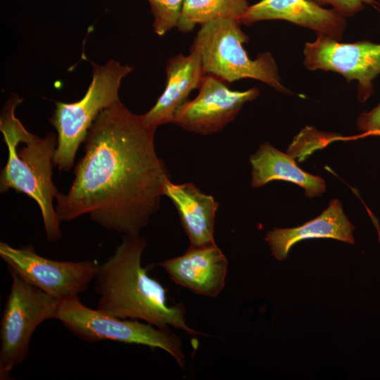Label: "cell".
I'll return each mask as SVG.
<instances>
[{
    "instance_id": "cell-19",
    "label": "cell",
    "mask_w": 380,
    "mask_h": 380,
    "mask_svg": "<svg viewBox=\"0 0 380 380\" xmlns=\"http://www.w3.org/2000/svg\"><path fill=\"white\" fill-rule=\"evenodd\" d=\"M318 5H329L341 15L351 17L361 11L366 6H380L376 0H312Z\"/></svg>"
},
{
    "instance_id": "cell-7",
    "label": "cell",
    "mask_w": 380,
    "mask_h": 380,
    "mask_svg": "<svg viewBox=\"0 0 380 380\" xmlns=\"http://www.w3.org/2000/svg\"><path fill=\"white\" fill-rule=\"evenodd\" d=\"M12 284L1 320L0 379L26 360L32 336L44 321L58 319L61 300L23 279L8 267Z\"/></svg>"
},
{
    "instance_id": "cell-18",
    "label": "cell",
    "mask_w": 380,
    "mask_h": 380,
    "mask_svg": "<svg viewBox=\"0 0 380 380\" xmlns=\"http://www.w3.org/2000/svg\"><path fill=\"white\" fill-rule=\"evenodd\" d=\"M153 17L152 27L158 36L177 27L184 0H147Z\"/></svg>"
},
{
    "instance_id": "cell-15",
    "label": "cell",
    "mask_w": 380,
    "mask_h": 380,
    "mask_svg": "<svg viewBox=\"0 0 380 380\" xmlns=\"http://www.w3.org/2000/svg\"><path fill=\"white\" fill-rule=\"evenodd\" d=\"M164 196L175 205L191 247L215 243L214 230L219 203L194 184H174L169 179Z\"/></svg>"
},
{
    "instance_id": "cell-2",
    "label": "cell",
    "mask_w": 380,
    "mask_h": 380,
    "mask_svg": "<svg viewBox=\"0 0 380 380\" xmlns=\"http://www.w3.org/2000/svg\"><path fill=\"white\" fill-rule=\"evenodd\" d=\"M145 238L124 236L122 243L102 264L94 279L99 296L97 309L120 317L142 320L158 328L184 330L187 334H200L186 322L182 303L170 304L167 289L151 278L141 266L146 246Z\"/></svg>"
},
{
    "instance_id": "cell-1",
    "label": "cell",
    "mask_w": 380,
    "mask_h": 380,
    "mask_svg": "<svg viewBox=\"0 0 380 380\" xmlns=\"http://www.w3.org/2000/svg\"><path fill=\"white\" fill-rule=\"evenodd\" d=\"M156 129L120 101L103 110L87 133L70 188L56 198L61 221L89 215L108 230L140 235L170 179L156 151Z\"/></svg>"
},
{
    "instance_id": "cell-12",
    "label": "cell",
    "mask_w": 380,
    "mask_h": 380,
    "mask_svg": "<svg viewBox=\"0 0 380 380\" xmlns=\"http://www.w3.org/2000/svg\"><path fill=\"white\" fill-rule=\"evenodd\" d=\"M160 265L177 285L196 294L215 298L224 287L228 260L215 243L189 246L183 255L165 260Z\"/></svg>"
},
{
    "instance_id": "cell-3",
    "label": "cell",
    "mask_w": 380,
    "mask_h": 380,
    "mask_svg": "<svg viewBox=\"0 0 380 380\" xmlns=\"http://www.w3.org/2000/svg\"><path fill=\"white\" fill-rule=\"evenodd\" d=\"M22 101L13 94L1 112L0 131L8 155L0 173V192L13 189L33 199L40 209L47 240L55 242L62 238L61 221L53 205L60 193L52 180L57 134L50 132L41 138L27 131L15 114Z\"/></svg>"
},
{
    "instance_id": "cell-17",
    "label": "cell",
    "mask_w": 380,
    "mask_h": 380,
    "mask_svg": "<svg viewBox=\"0 0 380 380\" xmlns=\"http://www.w3.org/2000/svg\"><path fill=\"white\" fill-rule=\"evenodd\" d=\"M249 6L248 0H184L177 28L186 33L219 18L237 19Z\"/></svg>"
},
{
    "instance_id": "cell-13",
    "label": "cell",
    "mask_w": 380,
    "mask_h": 380,
    "mask_svg": "<svg viewBox=\"0 0 380 380\" xmlns=\"http://www.w3.org/2000/svg\"><path fill=\"white\" fill-rule=\"evenodd\" d=\"M165 89L154 106L141 115L148 125L158 127L172 123L177 110L195 89H198L205 76L199 55L190 51L188 55L178 53L170 58L165 65Z\"/></svg>"
},
{
    "instance_id": "cell-10",
    "label": "cell",
    "mask_w": 380,
    "mask_h": 380,
    "mask_svg": "<svg viewBox=\"0 0 380 380\" xmlns=\"http://www.w3.org/2000/svg\"><path fill=\"white\" fill-rule=\"evenodd\" d=\"M258 88L244 91L230 89L223 80L205 75L193 100H188L177 110L172 123L193 133H215L234 120L243 106L257 99Z\"/></svg>"
},
{
    "instance_id": "cell-4",
    "label": "cell",
    "mask_w": 380,
    "mask_h": 380,
    "mask_svg": "<svg viewBox=\"0 0 380 380\" xmlns=\"http://www.w3.org/2000/svg\"><path fill=\"white\" fill-rule=\"evenodd\" d=\"M241 25L236 18H219L201 26L190 51L199 55L205 74L229 83L253 79L277 91L289 92L271 53H260L254 59L248 56L243 44L249 37Z\"/></svg>"
},
{
    "instance_id": "cell-8",
    "label": "cell",
    "mask_w": 380,
    "mask_h": 380,
    "mask_svg": "<svg viewBox=\"0 0 380 380\" xmlns=\"http://www.w3.org/2000/svg\"><path fill=\"white\" fill-rule=\"evenodd\" d=\"M0 256L27 281L60 300L84 293L100 267L96 260H51L37 253L31 245L14 248L3 241Z\"/></svg>"
},
{
    "instance_id": "cell-11",
    "label": "cell",
    "mask_w": 380,
    "mask_h": 380,
    "mask_svg": "<svg viewBox=\"0 0 380 380\" xmlns=\"http://www.w3.org/2000/svg\"><path fill=\"white\" fill-rule=\"evenodd\" d=\"M284 20L337 41H341L346 18L334 9L324 8L312 0H261L250 5L237 18L250 25L265 20Z\"/></svg>"
},
{
    "instance_id": "cell-9",
    "label": "cell",
    "mask_w": 380,
    "mask_h": 380,
    "mask_svg": "<svg viewBox=\"0 0 380 380\" xmlns=\"http://www.w3.org/2000/svg\"><path fill=\"white\" fill-rule=\"evenodd\" d=\"M303 65L309 70L338 73L348 82H357V99L365 101L372 94L374 80L380 75V44L369 41L343 43L317 35L303 48Z\"/></svg>"
},
{
    "instance_id": "cell-14",
    "label": "cell",
    "mask_w": 380,
    "mask_h": 380,
    "mask_svg": "<svg viewBox=\"0 0 380 380\" xmlns=\"http://www.w3.org/2000/svg\"><path fill=\"white\" fill-rule=\"evenodd\" d=\"M355 227L343 213L341 202L334 199L317 217L293 228H274L265 237L277 260L287 258L291 248L310 239H333L353 244Z\"/></svg>"
},
{
    "instance_id": "cell-21",
    "label": "cell",
    "mask_w": 380,
    "mask_h": 380,
    "mask_svg": "<svg viewBox=\"0 0 380 380\" xmlns=\"http://www.w3.org/2000/svg\"><path fill=\"white\" fill-rule=\"evenodd\" d=\"M367 212H368V214L369 215L370 217H371V220L376 229V232H377V234H378V237H379V243H380V227H379V221L378 220L376 219V217L373 215V213L368 209V208L367 206H365Z\"/></svg>"
},
{
    "instance_id": "cell-6",
    "label": "cell",
    "mask_w": 380,
    "mask_h": 380,
    "mask_svg": "<svg viewBox=\"0 0 380 380\" xmlns=\"http://www.w3.org/2000/svg\"><path fill=\"white\" fill-rule=\"evenodd\" d=\"M57 319L82 341L94 343L110 340L160 348L172 355L180 367L185 368L182 341L170 329L91 309L80 300L79 296L61 300Z\"/></svg>"
},
{
    "instance_id": "cell-20",
    "label": "cell",
    "mask_w": 380,
    "mask_h": 380,
    "mask_svg": "<svg viewBox=\"0 0 380 380\" xmlns=\"http://www.w3.org/2000/svg\"><path fill=\"white\" fill-rule=\"evenodd\" d=\"M357 127L365 135L380 130V103L370 111L360 115Z\"/></svg>"
},
{
    "instance_id": "cell-22",
    "label": "cell",
    "mask_w": 380,
    "mask_h": 380,
    "mask_svg": "<svg viewBox=\"0 0 380 380\" xmlns=\"http://www.w3.org/2000/svg\"><path fill=\"white\" fill-rule=\"evenodd\" d=\"M378 135V136H380V130H377V131H374V132H372L369 134H368L367 135Z\"/></svg>"
},
{
    "instance_id": "cell-5",
    "label": "cell",
    "mask_w": 380,
    "mask_h": 380,
    "mask_svg": "<svg viewBox=\"0 0 380 380\" xmlns=\"http://www.w3.org/2000/svg\"><path fill=\"white\" fill-rule=\"evenodd\" d=\"M133 68L111 59L104 65L92 64V80L84 96L72 103L56 102L49 119L57 132L54 166L68 172L77 150L98 115L120 101L119 89Z\"/></svg>"
},
{
    "instance_id": "cell-16",
    "label": "cell",
    "mask_w": 380,
    "mask_h": 380,
    "mask_svg": "<svg viewBox=\"0 0 380 380\" xmlns=\"http://www.w3.org/2000/svg\"><path fill=\"white\" fill-rule=\"evenodd\" d=\"M251 186L260 187L273 180L293 183L305 190L309 198L319 196L325 191V182L319 176L300 169L293 158L268 142L262 144L250 156Z\"/></svg>"
}]
</instances>
